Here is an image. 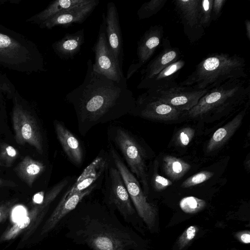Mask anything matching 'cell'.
I'll return each instance as SVG.
<instances>
[{
  "mask_svg": "<svg viewBox=\"0 0 250 250\" xmlns=\"http://www.w3.org/2000/svg\"><path fill=\"white\" fill-rule=\"evenodd\" d=\"M126 79L114 82L94 71L91 59L83 83L65 96L75 112L79 133L85 136L94 126L129 114L135 99Z\"/></svg>",
  "mask_w": 250,
  "mask_h": 250,
  "instance_id": "obj_1",
  "label": "cell"
},
{
  "mask_svg": "<svg viewBox=\"0 0 250 250\" xmlns=\"http://www.w3.org/2000/svg\"><path fill=\"white\" fill-rule=\"evenodd\" d=\"M65 222V236L92 250H142L141 238L115 211L97 203L79 205Z\"/></svg>",
  "mask_w": 250,
  "mask_h": 250,
  "instance_id": "obj_2",
  "label": "cell"
},
{
  "mask_svg": "<svg viewBox=\"0 0 250 250\" xmlns=\"http://www.w3.org/2000/svg\"><path fill=\"white\" fill-rule=\"evenodd\" d=\"M246 62L237 55L214 53L208 56L179 84L204 89H210L233 79L247 76Z\"/></svg>",
  "mask_w": 250,
  "mask_h": 250,
  "instance_id": "obj_3",
  "label": "cell"
},
{
  "mask_svg": "<svg viewBox=\"0 0 250 250\" xmlns=\"http://www.w3.org/2000/svg\"><path fill=\"white\" fill-rule=\"evenodd\" d=\"M250 86L244 79L230 80L208 90L197 104L187 112L191 118L232 107L250 97Z\"/></svg>",
  "mask_w": 250,
  "mask_h": 250,
  "instance_id": "obj_4",
  "label": "cell"
},
{
  "mask_svg": "<svg viewBox=\"0 0 250 250\" xmlns=\"http://www.w3.org/2000/svg\"><path fill=\"white\" fill-rule=\"evenodd\" d=\"M31 62L43 68L42 54L36 46L19 35L0 27V64L17 70H32Z\"/></svg>",
  "mask_w": 250,
  "mask_h": 250,
  "instance_id": "obj_5",
  "label": "cell"
},
{
  "mask_svg": "<svg viewBox=\"0 0 250 250\" xmlns=\"http://www.w3.org/2000/svg\"><path fill=\"white\" fill-rule=\"evenodd\" d=\"M110 143L114 145L123 156L129 170L138 179L146 195L149 192L146 154L135 136L120 125H112L108 130Z\"/></svg>",
  "mask_w": 250,
  "mask_h": 250,
  "instance_id": "obj_6",
  "label": "cell"
},
{
  "mask_svg": "<svg viewBox=\"0 0 250 250\" xmlns=\"http://www.w3.org/2000/svg\"><path fill=\"white\" fill-rule=\"evenodd\" d=\"M109 150L112 162L123 178L136 211L151 230L154 226L156 221V207L147 201L137 178L129 170L117 149L111 143L109 144Z\"/></svg>",
  "mask_w": 250,
  "mask_h": 250,
  "instance_id": "obj_7",
  "label": "cell"
},
{
  "mask_svg": "<svg viewBox=\"0 0 250 250\" xmlns=\"http://www.w3.org/2000/svg\"><path fill=\"white\" fill-rule=\"evenodd\" d=\"M108 166L106 167L104 191L105 206L114 211H118L125 222L135 226L136 211L123 178L115 166Z\"/></svg>",
  "mask_w": 250,
  "mask_h": 250,
  "instance_id": "obj_8",
  "label": "cell"
},
{
  "mask_svg": "<svg viewBox=\"0 0 250 250\" xmlns=\"http://www.w3.org/2000/svg\"><path fill=\"white\" fill-rule=\"evenodd\" d=\"M209 89H200L177 83L146 91L159 101L181 111H188L196 105Z\"/></svg>",
  "mask_w": 250,
  "mask_h": 250,
  "instance_id": "obj_9",
  "label": "cell"
},
{
  "mask_svg": "<svg viewBox=\"0 0 250 250\" xmlns=\"http://www.w3.org/2000/svg\"><path fill=\"white\" fill-rule=\"evenodd\" d=\"M105 14L102 15L98 37L92 48L95 54L93 69L97 73L120 83L126 79L116 61L109 47L105 33Z\"/></svg>",
  "mask_w": 250,
  "mask_h": 250,
  "instance_id": "obj_10",
  "label": "cell"
},
{
  "mask_svg": "<svg viewBox=\"0 0 250 250\" xmlns=\"http://www.w3.org/2000/svg\"><path fill=\"white\" fill-rule=\"evenodd\" d=\"M12 122L17 142L22 145L27 143L42 154L43 152L42 137L34 117L21 105L16 104L13 108Z\"/></svg>",
  "mask_w": 250,
  "mask_h": 250,
  "instance_id": "obj_11",
  "label": "cell"
},
{
  "mask_svg": "<svg viewBox=\"0 0 250 250\" xmlns=\"http://www.w3.org/2000/svg\"><path fill=\"white\" fill-rule=\"evenodd\" d=\"M183 111L152 97L146 92L135 100V106L129 114L142 118L161 121L179 119Z\"/></svg>",
  "mask_w": 250,
  "mask_h": 250,
  "instance_id": "obj_12",
  "label": "cell"
},
{
  "mask_svg": "<svg viewBox=\"0 0 250 250\" xmlns=\"http://www.w3.org/2000/svg\"><path fill=\"white\" fill-rule=\"evenodd\" d=\"M104 19L106 36L109 47L116 61L123 70L124 55L123 40L118 12L113 2H109L107 4Z\"/></svg>",
  "mask_w": 250,
  "mask_h": 250,
  "instance_id": "obj_13",
  "label": "cell"
},
{
  "mask_svg": "<svg viewBox=\"0 0 250 250\" xmlns=\"http://www.w3.org/2000/svg\"><path fill=\"white\" fill-rule=\"evenodd\" d=\"M163 32L162 27L152 26L141 37L138 42L137 49L138 62L132 63L129 66L127 73V80H128L152 56L160 44Z\"/></svg>",
  "mask_w": 250,
  "mask_h": 250,
  "instance_id": "obj_14",
  "label": "cell"
},
{
  "mask_svg": "<svg viewBox=\"0 0 250 250\" xmlns=\"http://www.w3.org/2000/svg\"><path fill=\"white\" fill-rule=\"evenodd\" d=\"M93 184L86 189L75 193L69 196H62L59 203L45 222L42 231V234H46L54 229L57 224L73 211L82 200L89 195L95 188Z\"/></svg>",
  "mask_w": 250,
  "mask_h": 250,
  "instance_id": "obj_15",
  "label": "cell"
},
{
  "mask_svg": "<svg viewBox=\"0 0 250 250\" xmlns=\"http://www.w3.org/2000/svg\"><path fill=\"white\" fill-rule=\"evenodd\" d=\"M99 0L65 10L40 24L42 28L51 29L56 26L67 27L73 23H82L98 5Z\"/></svg>",
  "mask_w": 250,
  "mask_h": 250,
  "instance_id": "obj_16",
  "label": "cell"
},
{
  "mask_svg": "<svg viewBox=\"0 0 250 250\" xmlns=\"http://www.w3.org/2000/svg\"><path fill=\"white\" fill-rule=\"evenodd\" d=\"M54 125L58 140L67 157L74 165L81 166L84 151L80 140L61 122L55 121Z\"/></svg>",
  "mask_w": 250,
  "mask_h": 250,
  "instance_id": "obj_17",
  "label": "cell"
},
{
  "mask_svg": "<svg viewBox=\"0 0 250 250\" xmlns=\"http://www.w3.org/2000/svg\"><path fill=\"white\" fill-rule=\"evenodd\" d=\"M107 158L99 156L87 167L71 188L63 196L83 191L88 188L101 176L107 167Z\"/></svg>",
  "mask_w": 250,
  "mask_h": 250,
  "instance_id": "obj_18",
  "label": "cell"
},
{
  "mask_svg": "<svg viewBox=\"0 0 250 250\" xmlns=\"http://www.w3.org/2000/svg\"><path fill=\"white\" fill-rule=\"evenodd\" d=\"M84 42V29L73 33L66 34L62 39L54 42L52 47L56 54L61 59H73Z\"/></svg>",
  "mask_w": 250,
  "mask_h": 250,
  "instance_id": "obj_19",
  "label": "cell"
},
{
  "mask_svg": "<svg viewBox=\"0 0 250 250\" xmlns=\"http://www.w3.org/2000/svg\"><path fill=\"white\" fill-rule=\"evenodd\" d=\"M185 61L182 59L171 63L158 74L152 78L141 82L137 86L139 89H156L177 83L180 72L185 65Z\"/></svg>",
  "mask_w": 250,
  "mask_h": 250,
  "instance_id": "obj_20",
  "label": "cell"
},
{
  "mask_svg": "<svg viewBox=\"0 0 250 250\" xmlns=\"http://www.w3.org/2000/svg\"><path fill=\"white\" fill-rule=\"evenodd\" d=\"M244 114L245 110L241 112L227 124L216 130L208 143L207 151H213L225 145L241 125Z\"/></svg>",
  "mask_w": 250,
  "mask_h": 250,
  "instance_id": "obj_21",
  "label": "cell"
},
{
  "mask_svg": "<svg viewBox=\"0 0 250 250\" xmlns=\"http://www.w3.org/2000/svg\"><path fill=\"white\" fill-rule=\"evenodd\" d=\"M178 51L172 48H167L151 61L142 69L141 81H146L156 75L167 66L179 59Z\"/></svg>",
  "mask_w": 250,
  "mask_h": 250,
  "instance_id": "obj_22",
  "label": "cell"
},
{
  "mask_svg": "<svg viewBox=\"0 0 250 250\" xmlns=\"http://www.w3.org/2000/svg\"><path fill=\"white\" fill-rule=\"evenodd\" d=\"M174 5L184 24L191 27L200 25L201 0H176Z\"/></svg>",
  "mask_w": 250,
  "mask_h": 250,
  "instance_id": "obj_23",
  "label": "cell"
},
{
  "mask_svg": "<svg viewBox=\"0 0 250 250\" xmlns=\"http://www.w3.org/2000/svg\"><path fill=\"white\" fill-rule=\"evenodd\" d=\"M45 166L42 162L25 156L14 168L17 175L29 187L45 170Z\"/></svg>",
  "mask_w": 250,
  "mask_h": 250,
  "instance_id": "obj_24",
  "label": "cell"
},
{
  "mask_svg": "<svg viewBox=\"0 0 250 250\" xmlns=\"http://www.w3.org/2000/svg\"><path fill=\"white\" fill-rule=\"evenodd\" d=\"M92 0H57L52 1L44 10L33 17L40 24L56 15L72 8L90 3Z\"/></svg>",
  "mask_w": 250,
  "mask_h": 250,
  "instance_id": "obj_25",
  "label": "cell"
},
{
  "mask_svg": "<svg viewBox=\"0 0 250 250\" xmlns=\"http://www.w3.org/2000/svg\"><path fill=\"white\" fill-rule=\"evenodd\" d=\"M163 167L166 174L172 180L175 181L182 178L191 166L180 158L166 155L163 158Z\"/></svg>",
  "mask_w": 250,
  "mask_h": 250,
  "instance_id": "obj_26",
  "label": "cell"
},
{
  "mask_svg": "<svg viewBox=\"0 0 250 250\" xmlns=\"http://www.w3.org/2000/svg\"><path fill=\"white\" fill-rule=\"evenodd\" d=\"M179 206L184 212L193 214L203 210L206 206V202L194 196H187L180 200Z\"/></svg>",
  "mask_w": 250,
  "mask_h": 250,
  "instance_id": "obj_27",
  "label": "cell"
},
{
  "mask_svg": "<svg viewBox=\"0 0 250 250\" xmlns=\"http://www.w3.org/2000/svg\"><path fill=\"white\" fill-rule=\"evenodd\" d=\"M166 0H151L142 4L137 11L140 20L148 18L157 13L165 5Z\"/></svg>",
  "mask_w": 250,
  "mask_h": 250,
  "instance_id": "obj_28",
  "label": "cell"
},
{
  "mask_svg": "<svg viewBox=\"0 0 250 250\" xmlns=\"http://www.w3.org/2000/svg\"><path fill=\"white\" fill-rule=\"evenodd\" d=\"M214 173L208 171H202L185 180L181 184L183 188H188L201 184L211 178Z\"/></svg>",
  "mask_w": 250,
  "mask_h": 250,
  "instance_id": "obj_29",
  "label": "cell"
},
{
  "mask_svg": "<svg viewBox=\"0 0 250 250\" xmlns=\"http://www.w3.org/2000/svg\"><path fill=\"white\" fill-rule=\"evenodd\" d=\"M18 155V151L13 146L4 145L0 149V159L7 167H10Z\"/></svg>",
  "mask_w": 250,
  "mask_h": 250,
  "instance_id": "obj_30",
  "label": "cell"
},
{
  "mask_svg": "<svg viewBox=\"0 0 250 250\" xmlns=\"http://www.w3.org/2000/svg\"><path fill=\"white\" fill-rule=\"evenodd\" d=\"M198 228L196 226L188 228L179 237L177 241V246L180 250L187 246L195 237Z\"/></svg>",
  "mask_w": 250,
  "mask_h": 250,
  "instance_id": "obj_31",
  "label": "cell"
},
{
  "mask_svg": "<svg viewBox=\"0 0 250 250\" xmlns=\"http://www.w3.org/2000/svg\"><path fill=\"white\" fill-rule=\"evenodd\" d=\"M195 132L193 128L189 126L181 128L176 134V143L182 147L187 146L193 138Z\"/></svg>",
  "mask_w": 250,
  "mask_h": 250,
  "instance_id": "obj_32",
  "label": "cell"
},
{
  "mask_svg": "<svg viewBox=\"0 0 250 250\" xmlns=\"http://www.w3.org/2000/svg\"><path fill=\"white\" fill-rule=\"evenodd\" d=\"M213 1V0H201L200 25L207 26L211 21Z\"/></svg>",
  "mask_w": 250,
  "mask_h": 250,
  "instance_id": "obj_33",
  "label": "cell"
},
{
  "mask_svg": "<svg viewBox=\"0 0 250 250\" xmlns=\"http://www.w3.org/2000/svg\"><path fill=\"white\" fill-rule=\"evenodd\" d=\"M172 182L157 172L154 173L151 179V185L157 191H161L172 185Z\"/></svg>",
  "mask_w": 250,
  "mask_h": 250,
  "instance_id": "obj_34",
  "label": "cell"
},
{
  "mask_svg": "<svg viewBox=\"0 0 250 250\" xmlns=\"http://www.w3.org/2000/svg\"><path fill=\"white\" fill-rule=\"evenodd\" d=\"M225 0H213L212 7L211 20H216L220 16Z\"/></svg>",
  "mask_w": 250,
  "mask_h": 250,
  "instance_id": "obj_35",
  "label": "cell"
},
{
  "mask_svg": "<svg viewBox=\"0 0 250 250\" xmlns=\"http://www.w3.org/2000/svg\"><path fill=\"white\" fill-rule=\"evenodd\" d=\"M2 79L1 77L0 78V94L4 92L7 94L11 95L15 91L13 87L8 81L3 80Z\"/></svg>",
  "mask_w": 250,
  "mask_h": 250,
  "instance_id": "obj_36",
  "label": "cell"
},
{
  "mask_svg": "<svg viewBox=\"0 0 250 250\" xmlns=\"http://www.w3.org/2000/svg\"><path fill=\"white\" fill-rule=\"evenodd\" d=\"M235 236L242 243L248 244L250 242V232L248 230L238 232L235 233Z\"/></svg>",
  "mask_w": 250,
  "mask_h": 250,
  "instance_id": "obj_37",
  "label": "cell"
},
{
  "mask_svg": "<svg viewBox=\"0 0 250 250\" xmlns=\"http://www.w3.org/2000/svg\"><path fill=\"white\" fill-rule=\"evenodd\" d=\"M43 200V196L40 193L36 194L34 197V201L37 204H41Z\"/></svg>",
  "mask_w": 250,
  "mask_h": 250,
  "instance_id": "obj_38",
  "label": "cell"
},
{
  "mask_svg": "<svg viewBox=\"0 0 250 250\" xmlns=\"http://www.w3.org/2000/svg\"><path fill=\"white\" fill-rule=\"evenodd\" d=\"M12 183L13 184L11 181H8L0 179V188L4 186H12Z\"/></svg>",
  "mask_w": 250,
  "mask_h": 250,
  "instance_id": "obj_39",
  "label": "cell"
},
{
  "mask_svg": "<svg viewBox=\"0 0 250 250\" xmlns=\"http://www.w3.org/2000/svg\"><path fill=\"white\" fill-rule=\"evenodd\" d=\"M22 214V211H16L15 215H14V217L15 218H19L21 216Z\"/></svg>",
  "mask_w": 250,
  "mask_h": 250,
  "instance_id": "obj_40",
  "label": "cell"
},
{
  "mask_svg": "<svg viewBox=\"0 0 250 250\" xmlns=\"http://www.w3.org/2000/svg\"><path fill=\"white\" fill-rule=\"evenodd\" d=\"M246 28L248 29L247 31V34L249 38L250 39V21H247V23H246Z\"/></svg>",
  "mask_w": 250,
  "mask_h": 250,
  "instance_id": "obj_41",
  "label": "cell"
},
{
  "mask_svg": "<svg viewBox=\"0 0 250 250\" xmlns=\"http://www.w3.org/2000/svg\"><path fill=\"white\" fill-rule=\"evenodd\" d=\"M5 208V207H1L0 208V217L2 215V212L3 211L4 209Z\"/></svg>",
  "mask_w": 250,
  "mask_h": 250,
  "instance_id": "obj_42",
  "label": "cell"
},
{
  "mask_svg": "<svg viewBox=\"0 0 250 250\" xmlns=\"http://www.w3.org/2000/svg\"></svg>",
  "mask_w": 250,
  "mask_h": 250,
  "instance_id": "obj_43",
  "label": "cell"
}]
</instances>
